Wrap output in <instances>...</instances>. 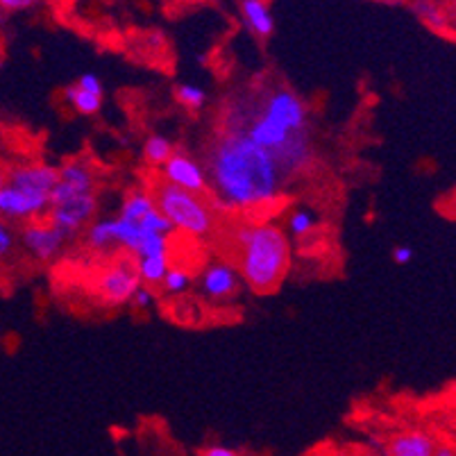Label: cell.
Returning <instances> with one entry per match:
<instances>
[{"label":"cell","instance_id":"obj_3","mask_svg":"<svg viewBox=\"0 0 456 456\" xmlns=\"http://www.w3.org/2000/svg\"><path fill=\"white\" fill-rule=\"evenodd\" d=\"M234 248L239 275L250 291L259 296L275 293L291 266V248L284 232L271 223H246L236 227Z\"/></svg>","mask_w":456,"mask_h":456},{"label":"cell","instance_id":"obj_11","mask_svg":"<svg viewBox=\"0 0 456 456\" xmlns=\"http://www.w3.org/2000/svg\"><path fill=\"white\" fill-rule=\"evenodd\" d=\"M19 239L23 248L39 261H51L53 256L60 255L66 243V236L51 223L48 225H26L20 230Z\"/></svg>","mask_w":456,"mask_h":456},{"label":"cell","instance_id":"obj_14","mask_svg":"<svg viewBox=\"0 0 456 456\" xmlns=\"http://www.w3.org/2000/svg\"><path fill=\"white\" fill-rule=\"evenodd\" d=\"M243 20L248 23L252 32L261 39H266L275 32V19L271 14V7L266 5V0H241Z\"/></svg>","mask_w":456,"mask_h":456},{"label":"cell","instance_id":"obj_1","mask_svg":"<svg viewBox=\"0 0 456 456\" xmlns=\"http://www.w3.org/2000/svg\"><path fill=\"white\" fill-rule=\"evenodd\" d=\"M221 127L273 155L293 175H300L314 159L309 110L289 86H266L230 102Z\"/></svg>","mask_w":456,"mask_h":456},{"label":"cell","instance_id":"obj_2","mask_svg":"<svg viewBox=\"0 0 456 456\" xmlns=\"http://www.w3.org/2000/svg\"><path fill=\"white\" fill-rule=\"evenodd\" d=\"M202 171L209 173L211 196L234 207L273 200L296 177L275 157L225 127H218L209 141Z\"/></svg>","mask_w":456,"mask_h":456},{"label":"cell","instance_id":"obj_28","mask_svg":"<svg viewBox=\"0 0 456 456\" xmlns=\"http://www.w3.org/2000/svg\"><path fill=\"white\" fill-rule=\"evenodd\" d=\"M411 259H413V250L409 246H397L395 250H393V261H395L397 266H404V264H409Z\"/></svg>","mask_w":456,"mask_h":456},{"label":"cell","instance_id":"obj_5","mask_svg":"<svg viewBox=\"0 0 456 456\" xmlns=\"http://www.w3.org/2000/svg\"><path fill=\"white\" fill-rule=\"evenodd\" d=\"M141 286L139 273H136V264L130 256H121L116 259L111 266H107L105 271L98 275L95 281V289H98V296L107 305H126L130 302L132 293Z\"/></svg>","mask_w":456,"mask_h":456},{"label":"cell","instance_id":"obj_12","mask_svg":"<svg viewBox=\"0 0 456 456\" xmlns=\"http://www.w3.org/2000/svg\"><path fill=\"white\" fill-rule=\"evenodd\" d=\"M57 182H60V171L53 166H16L7 171V184L32 191V193H44L48 198Z\"/></svg>","mask_w":456,"mask_h":456},{"label":"cell","instance_id":"obj_10","mask_svg":"<svg viewBox=\"0 0 456 456\" xmlns=\"http://www.w3.org/2000/svg\"><path fill=\"white\" fill-rule=\"evenodd\" d=\"M200 286L202 293L209 300H230L241 289V275H239V271H236L234 264H230V261H214L202 273Z\"/></svg>","mask_w":456,"mask_h":456},{"label":"cell","instance_id":"obj_19","mask_svg":"<svg viewBox=\"0 0 456 456\" xmlns=\"http://www.w3.org/2000/svg\"><path fill=\"white\" fill-rule=\"evenodd\" d=\"M66 101L76 107L77 114H82V116L98 114L102 107V98L86 94V91L77 89V86H69V89H66Z\"/></svg>","mask_w":456,"mask_h":456},{"label":"cell","instance_id":"obj_8","mask_svg":"<svg viewBox=\"0 0 456 456\" xmlns=\"http://www.w3.org/2000/svg\"><path fill=\"white\" fill-rule=\"evenodd\" d=\"M161 177L180 189L191 191V193H200V196H211L207 175L198 161L191 159L184 152H173L164 166H161Z\"/></svg>","mask_w":456,"mask_h":456},{"label":"cell","instance_id":"obj_24","mask_svg":"<svg viewBox=\"0 0 456 456\" xmlns=\"http://www.w3.org/2000/svg\"><path fill=\"white\" fill-rule=\"evenodd\" d=\"M413 7H416V12L427 20V23H431V26H443L441 10H438L431 0H418Z\"/></svg>","mask_w":456,"mask_h":456},{"label":"cell","instance_id":"obj_22","mask_svg":"<svg viewBox=\"0 0 456 456\" xmlns=\"http://www.w3.org/2000/svg\"><path fill=\"white\" fill-rule=\"evenodd\" d=\"M161 286L166 289V293H173V296H177V293H184L186 289L191 286V277L186 271H180V268H168V273L164 275V280H161Z\"/></svg>","mask_w":456,"mask_h":456},{"label":"cell","instance_id":"obj_26","mask_svg":"<svg viewBox=\"0 0 456 456\" xmlns=\"http://www.w3.org/2000/svg\"><path fill=\"white\" fill-rule=\"evenodd\" d=\"M130 302L134 306H139V309H146V306L152 305V291L148 289V286H139V289L132 293Z\"/></svg>","mask_w":456,"mask_h":456},{"label":"cell","instance_id":"obj_9","mask_svg":"<svg viewBox=\"0 0 456 456\" xmlns=\"http://www.w3.org/2000/svg\"><path fill=\"white\" fill-rule=\"evenodd\" d=\"M95 191V177L85 161H69L60 168V182L51 191V207L61 205L77 196H91Z\"/></svg>","mask_w":456,"mask_h":456},{"label":"cell","instance_id":"obj_16","mask_svg":"<svg viewBox=\"0 0 456 456\" xmlns=\"http://www.w3.org/2000/svg\"><path fill=\"white\" fill-rule=\"evenodd\" d=\"M139 280L146 284H161L164 275L168 273V255L164 256H141L134 261Z\"/></svg>","mask_w":456,"mask_h":456},{"label":"cell","instance_id":"obj_30","mask_svg":"<svg viewBox=\"0 0 456 456\" xmlns=\"http://www.w3.org/2000/svg\"><path fill=\"white\" fill-rule=\"evenodd\" d=\"M434 456H456V454L452 445H441V443H438L436 450H434Z\"/></svg>","mask_w":456,"mask_h":456},{"label":"cell","instance_id":"obj_23","mask_svg":"<svg viewBox=\"0 0 456 456\" xmlns=\"http://www.w3.org/2000/svg\"><path fill=\"white\" fill-rule=\"evenodd\" d=\"M16 248V234L10 223L0 218V264H5Z\"/></svg>","mask_w":456,"mask_h":456},{"label":"cell","instance_id":"obj_17","mask_svg":"<svg viewBox=\"0 0 456 456\" xmlns=\"http://www.w3.org/2000/svg\"><path fill=\"white\" fill-rule=\"evenodd\" d=\"M151 211H155V205H152L151 196L143 193V191H134V193H130V196L126 198V202H123V209L118 218L141 223L148 214H151Z\"/></svg>","mask_w":456,"mask_h":456},{"label":"cell","instance_id":"obj_15","mask_svg":"<svg viewBox=\"0 0 456 456\" xmlns=\"http://www.w3.org/2000/svg\"><path fill=\"white\" fill-rule=\"evenodd\" d=\"M86 241L94 250H105L110 246H118V221L116 218H102L95 221L86 232Z\"/></svg>","mask_w":456,"mask_h":456},{"label":"cell","instance_id":"obj_25","mask_svg":"<svg viewBox=\"0 0 456 456\" xmlns=\"http://www.w3.org/2000/svg\"><path fill=\"white\" fill-rule=\"evenodd\" d=\"M76 86H77V89L86 91V94L98 95V98H102V94H105V89H102L101 77L94 76V73H85V76H82L80 80H77Z\"/></svg>","mask_w":456,"mask_h":456},{"label":"cell","instance_id":"obj_20","mask_svg":"<svg viewBox=\"0 0 456 456\" xmlns=\"http://www.w3.org/2000/svg\"><path fill=\"white\" fill-rule=\"evenodd\" d=\"M175 98L182 107L191 111H198L207 105V94L205 89L196 85H180L175 89Z\"/></svg>","mask_w":456,"mask_h":456},{"label":"cell","instance_id":"obj_27","mask_svg":"<svg viewBox=\"0 0 456 456\" xmlns=\"http://www.w3.org/2000/svg\"><path fill=\"white\" fill-rule=\"evenodd\" d=\"M39 0H0V7L7 12H20V10H30L35 7Z\"/></svg>","mask_w":456,"mask_h":456},{"label":"cell","instance_id":"obj_21","mask_svg":"<svg viewBox=\"0 0 456 456\" xmlns=\"http://www.w3.org/2000/svg\"><path fill=\"white\" fill-rule=\"evenodd\" d=\"M318 225L316 214L311 209H296L289 218V230L293 232L296 236H305L309 232H314V227Z\"/></svg>","mask_w":456,"mask_h":456},{"label":"cell","instance_id":"obj_6","mask_svg":"<svg viewBox=\"0 0 456 456\" xmlns=\"http://www.w3.org/2000/svg\"><path fill=\"white\" fill-rule=\"evenodd\" d=\"M51 209V198L44 193H32L16 189L12 184L0 186V218L5 223H26Z\"/></svg>","mask_w":456,"mask_h":456},{"label":"cell","instance_id":"obj_29","mask_svg":"<svg viewBox=\"0 0 456 456\" xmlns=\"http://www.w3.org/2000/svg\"><path fill=\"white\" fill-rule=\"evenodd\" d=\"M200 456H241L236 450H232V447H225V445H211V447H205V450L200 452Z\"/></svg>","mask_w":456,"mask_h":456},{"label":"cell","instance_id":"obj_7","mask_svg":"<svg viewBox=\"0 0 456 456\" xmlns=\"http://www.w3.org/2000/svg\"><path fill=\"white\" fill-rule=\"evenodd\" d=\"M95 209H98L95 193H91V196L70 198V200L48 209L51 211V225L57 227V230L69 239V236L77 234V232L85 230V227L94 221Z\"/></svg>","mask_w":456,"mask_h":456},{"label":"cell","instance_id":"obj_18","mask_svg":"<svg viewBox=\"0 0 456 456\" xmlns=\"http://www.w3.org/2000/svg\"><path fill=\"white\" fill-rule=\"evenodd\" d=\"M173 152H175V146L161 134H152L143 146V157L151 166H164Z\"/></svg>","mask_w":456,"mask_h":456},{"label":"cell","instance_id":"obj_13","mask_svg":"<svg viewBox=\"0 0 456 456\" xmlns=\"http://www.w3.org/2000/svg\"><path fill=\"white\" fill-rule=\"evenodd\" d=\"M436 438L427 434V431L411 429L402 431L397 436H393L387 445L388 456H434L436 450Z\"/></svg>","mask_w":456,"mask_h":456},{"label":"cell","instance_id":"obj_31","mask_svg":"<svg viewBox=\"0 0 456 456\" xmlns=\"http://www.w3.org/2000/svg\"><path fill=\"white\" fill-rule=\"evenodd\" d=\"M7 171H10V168H7V166L3 164V161H0V186H3L7 182Z\"/></svg>","mask_w":456,"mask_h":456},{"label":"cell","instance_id":"obj_4","mask_svg":"<svg viewBox=\"0 0 456 456\" xmlns=\"http://www.w3.org/2000/svg\"><path fill=\"white\" fill-rule=\"evenodd\" d=\"M151 200L166 221L186 234L207 236L216 230V209L209 205V196L191 193L159 177L151 189Z\"/></svg>","mask_w":456,"mask_h":456}]
</instances>
